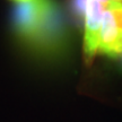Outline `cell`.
<instances>
[{"label": "cell", "instance_id": "1", "mask_svg": "<svg viewBox=\"0 0 122 122\" xmlns=\"http://www.w3.org/2000/svg\"><path fill=\"white\" fill-rule=\"evenodd\" d=\"M27 49L39 59H65L70 49V30L63 9L57 0H46L44 13Z\"/></svg>", "mask_w": 122, "mask_h": 122}, {"label": "cell", "instance_id": "2", "mask_svg": "<svg viewBox=\"0 0 122 122\" xmlns=\"http://www.w3.org/2000/svg\"><path fill=\"white\" fill-rule=\"evenodd\" d=\"M46 0H25L15 2L11 11V26L17 40L27 48L39 28Z\"/></svg>", "mask_w": 122, "mask_h": 122}, {"label": "cell", "instance_id": "3", "mask_svg": "<svg viewBox=\"0 0 122 122\" xmlns=\"http://www.w3.org/2000/svg\"><path fill=\"white\" fill-rule=\"evenodd\" d=\"M105 4L100 0H88L84 20V52L88 61L98 53L100 32Z\"/></svg>", "mask_w": 122, "mask_h": 122}, {"label": "cell", "instance_id": "4", "mask_svg": "<svg viewBox=\"0 0 122 122\" xmlns=\"http://www.w3.org/2000/svg\"><path fill=\"white\" fill-rule=\"evenodd\" d=\"M98 53L118 59L122 53V30L119 27L113 11L105 6L100 32Z\"/></svg>", "mask_w": 122, "mask_h": 122}, {"label": "cell", "instance_id": "5", "mask_svg": "<svg viewBox=\"0 0 122 122\" xmlns=\"http://www.w3.org/2000/svg\"><path fill=\"white\" fill-rule=\"evenodd\" d=\"M88 0H70V9L78 23H84Z\"/></svg>", "mask_w": 122, "mask_h": 122}, {"label": "cell", "instance_id": "6", "mask_svg": "<svg viewBox=\"0 0 122 122\" xmlns=\"http://www.w3.org/2000/svg\"><path fill=\"white\" fill-rule=\"evenodd\" d=\"M119 61H120V65H121V69H122V53L121 54H120V56H119Z\"/></svg>", "mask_w": 122, "mask_h": 122}, {"label": "cell", "instance_id": "7", "mask_svg": "<svg viewBox=\"0 0 122 122\" xmlns=\"http://www.w3.org/2000/svg\"><path fill=\"white\" fill-rule=\"evenodd\" d=\"M100 1H101V2H103V4L106 5V4H107V2L110 1V0H100Z\"/></svg>", "mask_w": 122, "mask_h": 122}, {"label": "cell", "instance_id": "8", "mask_svg": "<svg viewBox=\"0 0 122 122\" xmlns=\"http://www.w3.org/2000/svg\"><path fill=\"white\" fill-rule=\"evenodd\" d=\"M13 1H15V2H18V1H25V0H13Z\"/></svg>", "mask_w": 122, "mask_h": 122}, {"label": "cell", "instance_id": "9", "mask_svg": "<svg viewBox=\"0 0 122 122\" xmlns=\"http://www.w3.org/2000/svg\"><path fill=\"white\" fill-rule=\"evenodd\" d=\"M118 1H122V0H118Z\"/></svg>", "mask_w": 122, "mask_h": 122}]
</instances>
